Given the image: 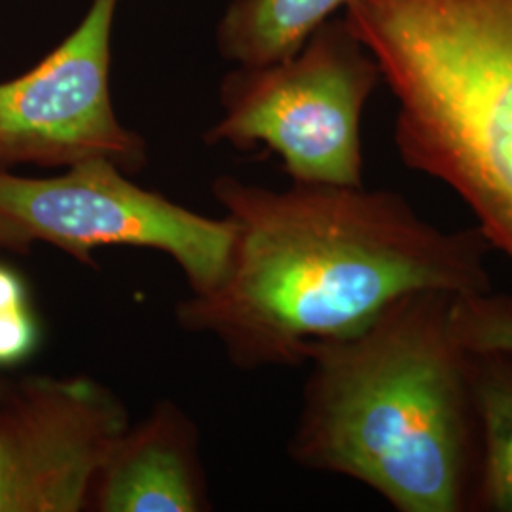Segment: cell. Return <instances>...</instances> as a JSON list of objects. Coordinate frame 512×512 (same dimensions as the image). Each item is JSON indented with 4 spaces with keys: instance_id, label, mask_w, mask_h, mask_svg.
<instances>
[{
    "instance_id": "cell-12",
    "label": "cell",
    "mask_w": 512,
    "mask_h": 512,
    "mask_svg": "<svg viewBox=\"0 0 512 512\" xmlns=\"http://www.w3.org/2000/svg\"><path fill=\"white\" fill-rule=\"evenodd\" d=\"M38 323L29 306L0 311V366L18 365L35 353Z\"/></svg>"
},
{
    "instance_id": "cell-11",
    "label": "cell",
    "mask_w": 512,
    "mask_h": 512,
    "mask_svg": "<svg viewBox=\"0 0 512 512\" xmlns=\"http://www.w3.org/2000/svg\"><path fill=\"white\" fill-rule=\"evenodd\" d=\"M452 323L463 346L512 353V296L492 291L456 296Z\"/></svg>"
},
{
    "instance_id": "cell-6",
    "label": "cell",
    "mask_w": 512,
    "mask_h": 512,
    "mask_svg": "<svg viewBox=\"0 0 512 512\" xmlns=\"http://www.w3.org/2000/svg\"><path fill=\"white\" fill-rule=\"evenodd\" d=\"M120 0H92L69 37L31 71L0 82V167L107 160L128 175L148 164L143 135L110 97L112 25Z\"/></svg>"
},
{
    "instance_id": "cell-13",
    "label": "cell",
    "mask_w": 512,
    "mask_h": 512,
    "mask_svg": "<svg viewBox=\"0 0 512 512\" xmlns=\"http://www.w3.org/2000/svg\"><path fill=\"white\" fill-rule=\"evenodd\" d=\"M29 306L23 279L8 266L0 264V311Z\"/></svg>"
},
{
    "instance_id": "cell-2",
    "label": "cell",
    "mask_w": 512,
    "mask_h": 512,
    "mask_svg": "<svg viewBox=\"0 0 512 512\" xmlns=\"http://www.w3.org/2000/svg\"><path fill=\"white\" fill-rule=\"evenodd\" d=\"M456 294H404L370 323L311 349L289 456L348 476L399 512H476L482 437L473 349Z\"/></svg>"
},
{
    "instance_id": "cell-3",
    "label": "cell",
    "mask_w": 512,
    "mask_h": 512,
    "mask_svg": "<svg viewBox=\"0 0 512 512\" xmlns=\"http://www.w3.org/2000/svg\"><path fill=\"white\" fill-rule=\"evenodd\" d=\"M344 18L397 101L404 164L512 260V0H349Z\"/></svg>"
},
{
    "instance_id": "cell-9",
    "label": "cell",
    "mask_w": 512,
    "mask_h": 512,
    "mask_svg": "<svg viewBox=\"0 0 512 512\" xmlns=\"http://www.w3.org/2000/svg\"><path fill=\"white\" fill-rule=\"evenodd\" d=\"M349 0H232L217 27L220 54L238 65H266L296 54Z\"/></svg>"
},
{
    "instance_id": "cell-7",
    "label": "cell",
    "mask_w": 512,
    "mask_h": 512,
    "mask_svg": "<svg viewBox=\"0 0 512 512\" xmlns=\"http://www.w3.org/2000/svg\"><path fill=\"white\" fill-rule=\"evenodd\" d=\"M128 408L92 376L0 385V512H88Z\"/></svg>"
},
{
    "instance_id": "cell-1",
    "label": "cell",
    "mask_w": 512,
    "mask_h": 512,
    "mask_svg": "<svg viewBox=\"0 0 512 512\" xmlns=\"http://www.w3.org/2000/svg\"><path fill=\"white\" fill-rule=\"evenodd\" d=\"M234 226L219 283L175 308L177 325L219 342L241 370L306 365L311 349L365 327L404 294L492 291L478 228L442 230L401 194L293 183L272 190L220 175Z\"/></svg>"
},
{
    "instance_id": "cell-4",
    "label": "cell",
    "mask_w": 512,
    "mask_h": 512,
    "mask_svg": "<svg viewBox=\"0 0 512 512\" xmlns=\"http://www.w3.org/2000/svg\"><path fill=\"white\" fill-rule=\"evenodd\" d=\"M380 82L376 59L334 16L291 57L226 74L222 118L203 139L238 150L262 145L293 183L365 186L363 112Z\"/></svg>"
},
{
    "instance_id": "cell-10",
    "label": "cell",
    "mask_w": 512,
    "mask_h": 512,
    "mask_svg": "<svg viewBox=\"0 0 512 512\" xmlns=\"http://www.w3.org/2000/svg\"><path fill=\"white\" fill-rule=\"evenodd\" d=\"M482 463L476 512H512V353L473 351Z\"/></svg>"
},
{
    "instance_id": "cell-8",
    "label": "cell",
    "mask_w": 512,
    "mask_h": 512,
    "mask_svg": "<svg viewBox=\"0 0 512 512\" xmlns=\"http://www.w3.org/2000/svg\"><path fill=\"white\" fill-rule=\"evenodd\" d=\"M92 512L211 511L194 420L162 399L129 423L93 482Z\"/></svg>"
},
{
    "instance_id": "cell-5",
    "label": "cell",
    "mask_w": 512,
    "mask_h": 512,
    "mask_svg": "<svg viewBox=\"0 0 512 512\" xmlns=\"http://www.w3.org/2000/svg\"><path fill=\"white\" fill-rule=\"evenodd\" d=\"M234 226L205 217L143 188L107 160L67 167L54 177H23L0 167V249L27 253L44 243L95 266L107 247L152 249L169 256L192 294L226 270Z\"/></svg>"
}]
</instances>
